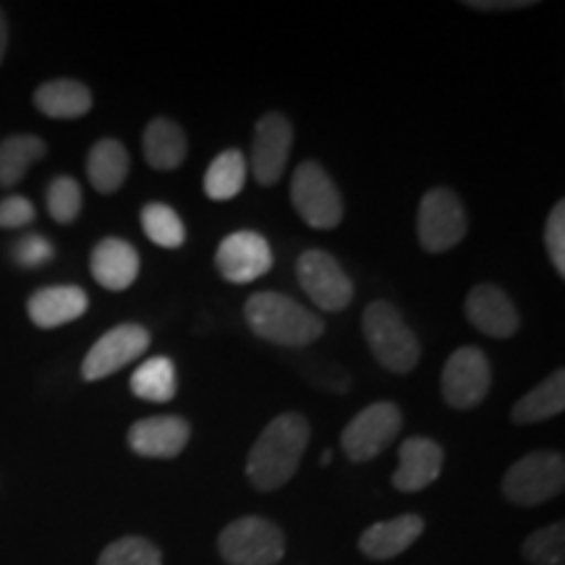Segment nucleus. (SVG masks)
<instances>
[{
  "label": "nucleus",
  "mask_w": 565,
  "mask_h": 565,
  "mask_svg": "<svg viewBox=\"0 0 565 565\" xmlns=\"http://www.w3.org/2000/svg\"><path fill=\"white\" fill-rule=\"evenodd\" d=\"M309 445V422L301 414L288 412L275 416L252 445L246 458V477L254 490L275 492L288 484L299 471L301 456Z\"/></svg>",
  "instance_id": "obj_1"
},
{
  "label": "nucleus",
  "mask_w": 565,
  "mask_h": 565,
  "mask_svg": "<svg viewBox=\"0 0 565 565\" xmlns=\"http://www.w3.org/2000/svg\"><path fill=\"white\" fill-rule=\"evenodd\" d=\"M244 320L254 335L288 349L315 343L324 333V322L312 309L278 291L252 294L244 303Z\"/></svg>",
  "instance_id": "obj_2"
},
{
  "label": "nucleus",
  "mask_w": 565,
  "mask_h": 565,
  "mask_svg": "<svg viewBox=\"0 0 565 565\" xmlns=\"http://www.w3.org/2000/svg\"><path fill=\"white\" fill-rule=\"evenodd\" d=\"M362 322L366 345H370L372 356L377 359L380 366L395 374H408L416 370L422 359L419 338L408 328L404 315L393 303L372 301L364 309Z\"/></svg>",
  "instance_id": "obj_3"
},
{
  "label": "nucleus",
  "mask_w": 565,
  "mask_h": 565,
  "mask_svg": "<svg viewBox=\"0 0 565 565\" xmlns=\"http://www.w3.org/2000/svg\"><path fill=\"white\" fill-rule=\"evenodd\" d=\"M217 553L228 565H278L286 534L265 515H242L217 534Z\"/></svg>",
  "instance_id": "obj_4"
},
{
  "label": "nucleus",
  "mask_w": 565,
  "mask_h": 565,
  "mask_svg": "<svg viewBox=\"0 0 565 565\" xmlns=\"http://www.w3.org/2000/svg\"><path fill=\"white\" fill-rule=\"evenodd\" d=\"M565 487V458L555 450H532L519 458L503 477L508 503L534 508L553 500Z\"/></svg>",
  "instance_id": "obj_5"
},
{
  "label": "nucleus",
  "mask_w": 565,
  "mask_h": 565,
  "mask_svg": "<svg viewBox=\"0 0 565 565\" xmlns=\"http://www.w3.org/2000/svg\"><path fill=\"white\" fill-rule=\"evenodd\" d=\"M291 202L301 221L317 231H333L343 221V196L320 162L307 160L294 171Z\"/></svg>",
  "instance_id": "obj_6"
},
{
  "label": "nucleus",
  "mask_w": 565,
  "mask_h": 565,
  "mask_svg": "<svg viewBox=\"0 0 565 565\" xmlns=\"http://www.w3.org/2000/svg\"><path fill=\"white\" fill-rule=\"evenodd\" d=\"M401 429H404V414L391 401H377V404L362 408L345 424L341 435L345 458L353 463L372 461L391 448Z\"/></svg>",
  "instance_id": "obj_7"
},
{
  "label": "nucleus",
  "mask_w": 565,
  "mask_h": 565,
  "mask_svg": "<svg viewBox=\"0 0 565 565\" xmlns=\"http://www.w3.org/2000/svg\"><path fill=\"white\" fill-rule=\"evenodd\" d=\"M419 244L424 252L443 254L463 242L469 221L458 196L450 189H433L422 196L419 217H416Z\"/></svg>",
  "instance_id": "obj_8"
},
{
  "label": "nucleus",
  "mask_w": 565,
  "mask_h": 565,
  "mask_svg": "<svg viewBox=\"0 0 565 565\" xmlns=\"http://www.w3.org/2000/svg\"><path fill=\"white\" fill-rule=\"evenodd\" d=\"M492 387L490 359L477 345H461L443 366V398L450 408L466 412L482 404Z\"/></svg>",
  "instance_id": "obj_9"
},
{
  "label": "nucleus",
  "mask_w": 565,
  "mask_h": 565,
  "mask_svg": "<svg viewBox=\"0 0 565 565\" xmlns=\"http://www.w3.org/2000/svg\"><path fill=\"white\" fill-rule=\"evenodd\" d=\"M296 278L303 294L322 312H343L353 299V282L333 254L307 249L296 263Z\"/></svg>",
  "instance_id": "obj_10"
},
{
  "label": "nucleus",
  "mask_w": 565,
  "mask_h": 565,
  "mask_svg": "<svg viewBox=\"0 0 565 565\" xmlns=\"http://www.w3.org/2000/svg\"><path fill=\"white\" fill-rule=\"evenodd\" d=\"M150 330L141 328V324H116V328L108 330V333L87 351V356H84L82 362V377L87 380V383L110 377V374L121 372L124 366L137 362L141 353L150 349Z\"/></svg>",
  "instance_id": "obj_11"
},
{
  "label": "nucleus",
  "mask_w": 565,
  "mask_h": 565,
  "mask_svg": "<svg viewBox=\"0 0 565 565\" xmlns=\"http://www.w3.org/2000/svg\"><path fill=\"white\" fill-rule=\"evenodd\" d=\"M294 145V126L282 113H267L254 126L252 173L259 186H273L282 179Z\"/></svg>",
  "instance_id": "obj_12"
},
{
  "label": "nucleus",
  "mask_w": 565,
  "mask_h": 565,
  "mask_svg": "<svg viewBox=\"0 0 565 565\" xmlns=\"http://www.w3.org/2000/svg\"><path fill=\"white\" fill-rule=\"evenodd\" d=\"M215 267L233 286L263 278L273 267V249L257 231H236L225 236L215 252Z\"/></svg>",
  "instance_id": "obj_13"
},
{
  "label": "nucleus",
  "mask_w": 565,
  "mask_h": 565,
  "mask_svg": "<svg viewBox=\"0 0 565 565\" xmlns=\"http://www.w3.org/2000/svg\"><path fill=\"white\" fill-rule=\"evenodd\" d=\"M466 317L475 324L479 333L487 338H513L521 328V317L515 312V303L511 301L500 286L482 282V286L471 288L466 296Z\"/></svg>",
  "instance_id": "obj_14"
},
{
  "label": "nucleus",
  "mask_w": 565,
  "mask_h": 565,
  "mask_svg": "<svg viewBox=\"0 0 565 565\" xmlns=\"http://www.w3.org/2000/svg\"><path fill=\"white\" fill-rule=\"evenodd\" d=\"M192 440V424L181 416H147L131 424L129 448L141 458H175Z\"/></svg>",
  "instance_id": "obj_15"
},
{
  "label": "nucleus",
  "mask_w": 565,
  "mask_h": 565,
  "mask_svg": "<svg viewBox=\"0 0 565 565\" xmlns=\"http://www.w3.org/2000/svg\"><path fill=\"white\" fill-rule=\"evenodd\" d=\"M445 463L440 443L429 437H408L398 448V469L393 475V487L398 492H422L437 482Z\"/></svg>",
  "instance_id": "obj_16"
},
{
  "label": "nucleus",
  "mask_w": 565,
  "mask_h": 565,
  "mask_svg": "<svg viewBox=\"0 0 565 565\" xmlns=\"http://www.w3.org/2000/svg\"><path fill=\"white\" fill-rule=\"evenodd\" d=\"M424 529H427V524H424L419 513H404L391 521H377V524L366 526L359 536V550L370 561H393L419 540Z\"/></svg>",
  "instance_id": "obj_17"
},
{
  "label": "nucleus",
  "mask_w": 565,
  "mask_h": 565,
  "mask_svg": "<svg viewBox=\"0 0 565 565\" xmlns=\"http://www.w3.org/2000/svg\"><path fill=\"white\" fill-rule=\"evenodd\" d=\"M89 296L79 286H47L40 288L26 301V315L40 330H55L79 320L87 312Z\"/></svg>",
  "instance_id": "obj_18"
},
{
  "label": "nucleus",
  "mask_w": 565,
  "mask_h": 565,
  "mask_svg": "<svg viewBox=\"0 0 565 565\" xmlns=\"http://www.w3.org/2000/svg\"><path fill=\"white\" fill-rule=\"evenodd\" d=\"M89 270L105 291H126L139 278V254L124 238L108 236L92 249Z\"/></svg>",
  "instance_id": "obj_19"
},
{
  "label": "nucleus",
  "mask_w": 565,
  "mask_h": 565,
  "mask_svg": "<svg viewBox=\"0 0 565 565\" xmlns=\"http://www.w3.org/2000/svg\"><path fill=\"white\" fill-rule=\"evenodd\" d=\"M34 105L42 116L74 121L92 110V92L87 84L76 79H53L34 92Z\"/></svg>",
  "instance_id": "obj_20"
},
{
  "label": "nucleus",
  "mask_w": 565,
  "mask_h": 565,
  "mask_svg": "<svg viewBox=\"0 0 565 565\" xmlns=\"http://www.w3.org/2000/svg\"><path fill=\"white\" fill-rule=\"evenodd\" d=\"M141 147H145L147 166L154 171H175L186 160L189 141L181 126L173 124L171 118H154L147 124Z\"/></svg>",
  "instance_id": "obj_21"
},
{
  "label": "nucleus",
  "mask_w": 565,
  "mask_h": 565,
  "mask_svg": "<svg viewBox=\"0 0 565 565\" xmlns=\"http://www.w3.org/2000/svg\"><path fill=\"white\" fill-rule=\"evenodd\" d=\"M129 166V152L121 141L105 137L95 141V147L87 154V179L100 194H113L124 186Z\"/></svg>",
  "instance_id": "obj_22"
},
{
  "label": "nucleus",
  "mask_w": 565,
  "mask_h": 565,
  "mask_svg": "<svg viewBox=\"0 0 565 565\" xmlns=\"http://www.w3.org/2000/svg\"><path fill=\"white\" fill-rule=\"evenodd\" d=\"M565 408V372L557 370L532 387L524 398L515 401L511 408V422L515 424H536L547 422L553 416L563 414Z\"/></svg>",
  "instance_id": "obj_23"
},
{
  "label": "nucleus",
  "mask_w": 565,
  "mask_h": 565,
  "mask_svg": "<svg viewBox=\"0 0 565 565\" xmlns=\"http://www.w3.org/2000/svg\"><path fill=\"white\" fill-rule=\"evenodd\" d=\"M47 154V145L34 134H13L0 141V189H11Z\"/></svg>",
  "instance_id": "obj_24"
},
{
  "label": "nucleus",
  "mask_w": 565,
  "mask_h": 565,
  "mask_svg": "<svg viewBox=\"0 0 565 565\" xmlns=\"http://www.w3.org/2000/svg\"><path fill=\"white\" fill-rule=\"evenodd\" d=\"M131 393L150 404H168L179 393V377H175V364L168 356L147 359L131 374Z\"/></svg>",
  "instance_id": "obj_25"
},
{
  "label": "nucleus",
  "mask_w": 565,
  "mask_h": 565,
  "mask_svg": "<svg viewBox=\"0 0 565 565\" xmlns=\"http://www.w3.org/2000/svg\"><path fill=\"white\" fill-rule=\"evenodd\" d=\"M246 158L238 150H225L210 162L204 173V194L212 202H228L244 192Z\"/></svg>",
  "instance_id": "obj_26"
},
{
  "label": "nucleus",
  "mask_w": 565,
  "mask_h": 565,
  "mask_svg": "<svg viewBox=\"0 0 565 565\" xmlns=\"http://www.w3.org/2000/svg\"><path fill=\"white\" fill-rule=\"evenodd\" d=\"M141 228H145L147 238L162 249H179L186 238V228H183L179 212L162 202H150L141 207Z\"/></svg>",
  "instance_id": "obj_27"
},
{
  "label": "nucleus",
  "mask_w": 565,
  "mask_h": 565,
  "mask_svg": "<svg viewBox=\"0 0 565 565\" xmlns=\"http://www.w3.org/2000/svg\"><path fill=\"white\" fill-rule=\"evenodd\" d=\"M521 555L529 565H565V524H557L536 529L529 534L521 545Z\"/></svg>",
  "instance_id": "obj_28"
},
{
  "label": "nucleus",
  "mask_w": 565,
  "mask_h": 565,
  "mask_svg": "<svg viewBox=\"0 0 565 565\" xmlns=\"http://www.w3.org/2000/svg\"><path fill=\"white\" fill-rule=\"evenodd\" d=\"M97 565H162V553L147 536H121L97 557Z\"/></svg>",
  "instance_id": "obj_29"
},
{
  "label": "nucleus",
  "mask_w": 565,
  "mask_h": 565,
  "mask_svg": "<svg viewBox=\"0 0 565 565\" xmlns=\"http://www.w3.org/2000/svg\"><path fill=\"white\" fill-rule=\"evenodd\" d=\"M47 212L55 223L68 225L79 217L82 212V186L71 175H55L47 186Z\"/></svg>",
  "instance_id": "obj_30"
},
{
  "label": "nucleus",
  "mask_w": 565,
  "mask_h": 565,
  "mask_svg": "<svg viewBox=\"0 0 565 565\" xmlns=\"http://www.w3.org/2000/svg\"><path fill=\"white\" fill-rule=\"evenodd\" d=\"M545 246L550 254V263L561 278H565V202H557L550 212L545 225Z\"/></svg>",
  "instance_id": "obj_31"
},
{
  "label": "nucleus",
  "mask_w": 565,
  "mask_h": 565,
  "mask_svg": "<svg viewBox=\"0 0 565 565\" xmlns=\"http://www.w3.org/2000/svg\"><path fill=\"white\" fill-rule=\"evenodd\" d=\"M53 244L45 236H38V233L19 238L17 246H13V259H17L19 267H26V270L47 265L53 259Z\"/></svg>",
  "instance_id": "obj_32"
},
{
  "label": "nucleus",
  "mask_w": 565,
  "mask_h": 565,
  "mask_svg": "<svg viewBox=\"0 0 565 565\" xmlns=\"http://www.w3.org/2000/svg\"><path fill=\"white\" fill-rule=\"evenodd\" d=\"M34 204L21 194H11L0 200V228L3 231H19L26 228L34 221Z\"/></svg>",
  "instance_id": "obj_33"
},
{
  "label": "nucleus",
  "mask_w": 565,
  "mask_h": 565,
  "mask_svg": "<svg viewBox=\"0 0 565 565\" xmlns=\"http://www.w3.org/2000/svg\"><path fill=\"white\" fill-rule=\"evenodd\" d=\"M463 6L475 11H521L532 9V0H466Z\"/></svg>",
  "instance_id": "obj_34"
},
{
  "label": "nucleus",
  "mask_w": 565,
  "mask_h": 565,
  "mask_svg": "<svg viewBox=\"0 0 565 565\" xmlns=\"http://www.w3.org/2000/svg\"><path fill=\"white\" fill-rule=\"evenodd\" d=\"M6 51H9V21H6V13L0 9V63L6 58Z\"/></svg>",
  "instance_id": "obj_35"
},
{
  "label": "nucleus",
  "mask_w": 565,
  "mask_h": 565,
  "mask_svg": "<svg viewBox=\"0 0 565 565\" xmlns=\"http://www.w3.org/2000/svg\"><path fill=\"white\" fill-rule=\"evenodd\" d=\"M320 463L322 466H328V463H333V454H330V450H324V454L320 456Z\"/></svg>",
  "instance_id": "obj_36"
}]
</instances>
